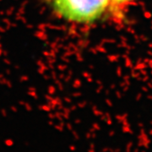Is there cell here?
Masks as SVG:
<instances>
[{"instance_id":"obj_1","label":"cell","mask_w":152,"mask_h":152,"mask_svg":"<svg viewBox=\"0 0 152 152\" xmlns=\"http://www.w3.org/2000/svg\"><path fill=\"white\" fill-rule=\"evenodd\" d=\"M55 13L66 20L91 24L99 19L109 6L108 0H51Z\"/></svg>"},{"instance_id":"obj_2","label":"cell","mask_w":152,"mask_h":152,"mask_svg":"<svg viewBox=\"0 0 152 152\" xmlns=\"http://www.w3.org/2000/svg\"><path fill=\"white\" fill-rule=\"evenodd\" d=\"M109 1V3L110 4H112V5H120V4H124V3H127L132 0H108Z\"/></svg>"}]
</instances>
